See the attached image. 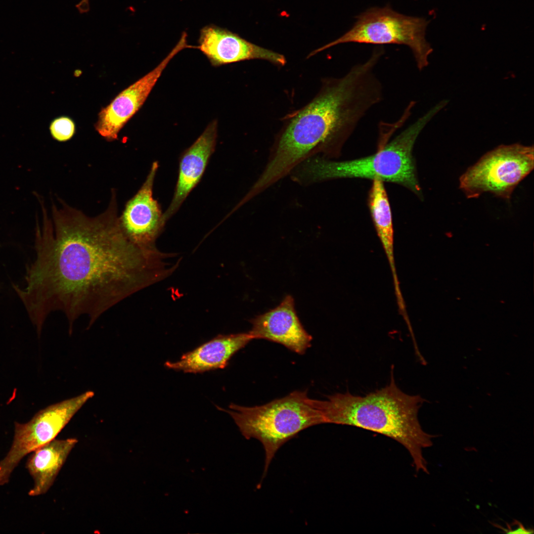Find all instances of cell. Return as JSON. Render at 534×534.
Instances as JSON below:
<instances>
[{
	"instance_id": "obj_1",
	"label": "cell",
	"mask_w": 534,
	"mask_h": 534,
	"mask_svg": "<svg viewBox=\"0 0 534 534\" xmlns=\"http://www.w3.org/2000/svg\"><path fill=\"white\" fill-rule=\"evenodd\" d=\"M107 209L89 217L61 201L44 209L37 230L36 258L24 288L14 286L29 316L41 330L49 314L62 312L70 332L80 316L91 325L103 313L163 276L162 254L131 242L119 222L116 193Z\"/></svg>"
},
{
	"instance_id": "obj_2",
	"label": "cell",
	"mask_w": 534,
	"mask_h": 534,
	"mask_svg": "<svg viewBox=\"0 0 534 534\" xmlns=\"http://www.w3.org/2000/svg\"><path fill=\"white\" fill-rule=\"evenodd\" d=\"M381 57L373 50L343 76L325 79L315 97L290 116L253 185L256 192H263L309 158L337 154L362 118L383 98L375 71Z\"/></svg>"
},
{
	"instance_id": "obj_3",
	"label": "cell",
	"mask_w": 534,
	"mask_h": 534,
	"mask_svg": "<svg viewBox=\"0 0 534 534\" xmlns=\"http://www.w3.org/2000/svg\"><path fill=\"white\" fill-rule=\"evenodd\" d=\"M423 399L407 395L397 386L393 374L389 385L364 396L347 392L319 400L324 423L350 425L382 434L409 452L417 472L429 473L423 454L434 436L425 432L417 417Z\"/></svg>"
},
{
	"instance_id": "obj_4",
	"label": "cell",
	"mask_w": 534,
	"mask_h": 534,
	"mask_svg": "<svg viewBox=\"0 0 534 534\" xmlns=\"http://www.w3.org/2000/svg\"><path fill=\"white\" fill-rule=\"evenodd\" d=\"M433 114L429 112L391 141L378 143L377 152L351 160L335 161L317 155L304 161L290 174L302 185L342 178H362L397 183L421 195L412 151L415 141Z\"/></svg>"
},
{
	"instance_id": "obj_5",
	"label": "cell",
	"mask_w": 534,
	"mask_h": 534,
	"mask_svg": "<svg viewBox=\"0 0 534 534\" xmlns=\"http://www.w3.org/2000/svg\"><path fill=\"white\" fill-rule=\"evenodd\" d=\"M224 410L232 417L242 435L263 445L265 466L263 478L275 453L299 432L324 423L319 400L310 398L306 391H294L266 404L246 407L230 404Z\"/></svg>"
},
{
	"instance_id": "obj_6",
	"label": "cell",
	"mask_w": 534,
	"mask_h": 534,
	"mask_svg": "<svg viewBox=\"0 0 534 534\" xmlns=\"http://www.w3.org/2000/svg\"><path fill=\"white\" fill-rule=\"evenodd\" d=\"M356 18L348 32L312 51L308 57L342 44H395L409 48L419 70L428 65V57L433 49L425 38L428 22L424 18L401 14L387 5L370 8Z\"/></svg>"
},
{
	"instance_id": "obj_7",
	"label": "cell",
	"mask_w": 534,
	"mask_h": 534,
	"mask_svg": "<svg viewBox=\"0 0 534 534\" xmlns=\"http://www.w3.org/2000/svg\"><path fill=\"white\" fill-rule=\"evenodd\" d=\"M534 166L533 146H499L484 155L461 176L459 187L467 198L490 192L508 200Z\"/></svg>"
},
{
	"instance_id": "obj_8",
	"label": "cell",
	"mask_w": 534,
	"mask_h": 534,
	"mask_svg": "<svg viewBox=\"0 0 534 534\" xmlns=\"http://www.w3.org/2000/svg\"><path fill=\"white\" fill-rule=\"evenodd\" d=\"M93 396V392H86L40 410L26 423L16 422L12 445L0 461V486L8 482L14 469L25 456L54 439Z\"/></svg>"
},
{
	"instance_id": "obj_9",
	"label": "cell",
	"mask_w": 534,
	"mask_h": 534,
	"mask_svg": "<svg viewBox=\"0 0 534 534\" xmlns=\"http://www.w3.org/2000/svg\"><path fill=\"white\" fill-rule=\"evenodd\" d=\"M186 47L185 41L180 39L155 68L122 90L102 108L94 125L98 134L108 141L117 139L121 130L143 105L169 62Z\"/></svg>"
},
{
	"instance_id": "obj_10",
	"label": "cell",
	"mask_w": 534,
	"mask_h": 534,
	"mask_svg": "<svg viewBox=\"0 0 534 534\" xmlns=\"http://www.w3.org/2000/svg\"><path fill=\"white\" fill-rule=\"evenodd\" d=\"M158 163L154 162L143 184L125 205L119 217L127 238L144 249L154 248V243L165 222L158 202L153 197V187Z\"/></svg>"
},
{
	"instance_id": "obj_11",
	"label": "cell",
	"mask_w": 534,
	"mask_h": 534,
	"mask_svg": "<svg viewBox=\"0 0 534 534\" xmlns=\"http://www.w3.org/2000/svg\"><path fill=\"white\" fill-rule=\"evenodd\" d=\"M199 49L214 67L252 59L267 60L274 64L283 66L285 56L258 46L226 29L210 24L200 31Z\"/></svg>"
},
{
	"instance_id": "obj_12",
	"label": "cell",
	"mask_w": 534,
	"mask_h": 534,
	"mask_svg": "<svg viewBox=\"0 0 534 534\" xmlns=\"http://www.w3.org/2000/svg\"><path fill=\"white\" fill-rule=\"evenodd\" d=\"M251 323L252 327L249 332L253 339L276 342L300 355L311 346L312 337L301 324L290 295L275 308L252 319Z\"/></svg>"
},
{
	"instance_id": "obj_13",
	"label": "cell",
	"mask_w": 534,
	"mask_h": 534,
	"mask_svg": "<svg viewBox=\"0 0 534 534\" xmlns=\"http://www.w3.org/2000/svg\"><path fill=\"white\" fill-rule=\"evenodd\" d=\"M217 136L218 122L214 120L181 154L174 196L167 210L163 213L165 223L179 209L201 179L215 151Z\"/></svg>"
},
{
	"instance_id": "obj_14",
	"label": "cell",
	"mask_w": 534,
	"mask_h": 534,
	"mask_svg": "<svg viewBox=\"0 0 534 534\" xmlns=\"http://www.w3.org/2000/svg\"><path fill=\"white\" fill-rule=\"evenodd\" d=\"M253 339L249 332L219 335L184 354L178 361H166L165 366L176 371L193 373L222 369L236 353Z\"/></svg>"
},
{
	"instance_id": "obj_15",
	"label": "cell",
	"mask_w": 534,
	"mask_h": 534,
	"mask_svg": "<svg viewBox=\"0 0 534 534\" xmlns=\"http://www.w3.org/2000/svg\"><path fill=\"white\" fill-rule=\"evenodd\" d=\"M77 442L75 438L54 439L32 452L26 463L34 482L29 495L37 496L47 492Z\"/></svg>"
},
{
	"instance_id": "obj_16",
	"label": "cell",
	"mask_w": 534,
	"mask_h": 534,
	"mask_svg": "<svg viewBox=\"0 0 534 534\" xmlns=\"http://www.w3.org/2000/svg\"><path fill=\"white\" fill-rule=\"evenodd\" d=\"M368 204L377 234L394 271L392 216L383 181L378 179L373 180L369 191Z\"/></svg>"
},
{
	"instance_id": "obj_17",
	"label": "cell",
	"mask_w": 534,
	"mask_h": 534,
	"mask_svg": "<svg viewBox=\"0 0 534 534\" xmlns=\"http://www.w3.org/2000/svg\"><path fill=\"white\" fill-rule=\"evenodd\" d=\"M49 131L53 138L60 142H64L70 140L74 136L76 126L71 118L63 116L52 121L49 126Z\"/></svg>"
}]
</instances>
